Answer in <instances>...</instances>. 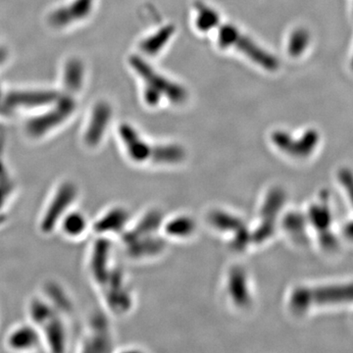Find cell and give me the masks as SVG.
<instances>
[{
    "label": "cell",
    "instance_id": "6da1fadb",
    "mask_svg": "<svg viewBox=\"0 0 353 353\" xmlns=\"http://www.w3.org/2000/svg\"><path fill=\"white\" fill-rule=\"evenodd\" d=\"M112 241L94 236L88 248L87 271L104 310L110 316L123 317L132 310L134 296L126 274L116 261Z\"/></svg>",
    "mask_w": 353,
    "mask_h": 353
},
{
    "label": "cell",
    "instance_id": "7a4b0ae2",
    "mask_svg": "<svg viewBox=\"0 0 353 353\" xmlns=\"http://www.w3.org/2000/svg\"><path fill=\"white\" fill-rule=\"evenodd\" d=\"M28 320L36 326L43 338L46 352H66L70 345L68 320L71 316L46 296L32 294L27 303Z\"/></svg>",
    "mask_w": 353,
    "mask_h": 353
},
{
    "label": "cell",
    "instance_id": "3957f363",
    "mask_svg": "<svg viewBox=\"0 0 353 353\" xmlns=\"http://www.w3.org/2000/svg\"><path fill=\"white\" fill-rule=\"evenodd\" d=\"M75 97L61 94L57 101L28 114L23 123V134L28 141L41 143L54 136L75 116Z\"/></svg>",
    "mask_w": 353,
    "mask_h": 353
},
{
    "label": "cell",
    "instance_id": "277c9868",
    "mask_svg": "<svg viewBox=\"0 0 353 353\" xmlns=\"http://www.w3.org/2000/svg\"><path fill=\"white\" fill-rule=\"evenodd\" d=\"M130 67L143 82V99L150 106H157L162 99L173 104H182L188 99V92L182 85L157 71L145 58L132 55Z\"/></svg>",
    "mask_w": 353,
    "mask_h": 353
},
{
    "label": "cell",
    "instance_id": "5b68a950",
    "mask_svg": "<svg viewBox=\"0 0 353 353\" xmlns=\"http://www.w3.org/2000/svg\"><path fill=\"white\" fill-rule=\"evenodd\" d=\"M81 196V189L76 181L65 178L57 183L39 212V233L50 236L57 232L60 221L71 209L76 208Z\"/></svg>",
    "mask_w": 353,
    "mask_h": 353
},
{
    "label": "cell",
    "instance_id": "8992f818",
    "mask_svg": "<svg viewBox=\"0 0 353 353\" xmlns=\"http://www.w3.org/2000/svg\"><path fill=\"white\" fill-rule=\"evenodd\" d=\"M216 41L223 50L236 51L256 66L269 72L277 71L280 63L277 57L264 50L256 41L233 24L221 22L216 28Z\"/></svg>",
    "mask_w": 353,
    "mask_h": 353
},
{
    "label": "cell",
    "instance_id": "52a82bcc",
    "mask_svg": "<svg viewBox=\"0 0 353 353\" xmlns=\"http://www.w3.org/2000/svg\"><path fill=\"white\" fill-rule=\"evenodd\" d=\"M353 301V284L318 288H296L288 299V307L297 315L318 305L350 303Z\"/></svg>",
    "mask_w": 353,
    "mask_h": 353
},
{
    "label": "cell",
    "instance_id": "ba28073f",
    "mask_svg": "<svg viewBox=\"0 0 353 353\" xmlns=\"http://www.w3.org/2000/svg\"><path fill=\"white\" fill-rule=\"evenodd\" d=\"M61 92L51 88H14L4 90V108L7 118L20 113L31 114L57 101Z\"/></svg>",
    "mask_w": 353,
    "mask_h": 353
},
{
    "label": "cell",
    "instance_id": "9c48e42d",
    "mask_svg": "<svg viewBox=\"0 0 353 353\" xmlns=\"http://www.w3.org/2000/svg\"><path fill=\"white\" fill-rule=\"evenodd\" d=\"M97 2V0H65L48 11L46 25L57 32L75 29L92 17Z\"/></svg>",
    "mask_w": 353,
    "mask_h": 353
},
{
    "label": "cell",
    "instance_id": "30bf717a",
    "mask_svg": "<svg viewBox=\"0 0 353 353\" xmlns=\"http://www.w3.org/2000/svg\"><path fill=\"white\" fill-rule=\"evenodd\" d=\"M118 139L125 157L134 165L157 164L159 145H153L139 134L136 128L128 123L121 124L117 130Z\"/></svg>",
    "mask_w": 353,
    "mask_h": 353
},
{
    "label": "cell",
    "instance_id": "8fae6325",
    "mask_svg": "<svg viewBox=\"0 0 353 353\" xmlns=\"http://www.w3.org/2000/svg\"><path fill=\"white\" fill-rule=\"evenodd\" d=\"M113 110L106 101H97L92 104L81 130V143L85 150L95 152L105 141Z\"/></svg>",
    "mask_w": 353,
    "mask_h": 353
},
{
    "label": "cell",
    "instance_id": "7c38bea8",
    "mask_svg": "<svg viewBox=\"0 0 353 353\" xmlns=\"http://www.w3.org/2000/svg\"><path fill=\"white\" fill-rule=\"evenodd\" d=\"M108 314L94 311L88 318L78 343L80 352H108L114 345V338Z\"/></svg>",
    "mask_w": 353,
    "mask_h": 353
},
{
    "label": "cell",
    "instance_id": "4fadbf2b",
    "mask_svg": "<svg viewBox=\"0 0 353 353\" xmlns=\"http://www.w3.org/2000/svg\"><path fill=\"white\" fill-rule=\"evenodd\" d=\"M225 301L230 307L236 311L250 310L252 307L253 296L250 276L245 269L234 266L229 269L224 279Z\"/></svg>",
    "mask_w": 353,
    "mask_h": 353
},
{
    "label": "cell",
    "instance_id": "5bb4252c",
    "mask_svg": "<svg viewBox=\"0 0 353 353\" xmlns=\"http://www.w3.org/2000/svg\"><path fill=\"white\" fill-rule=\"evenodd\" d=\"M270 139L278 152L294 159H304L314 152L319 143V134L315 130H307L301 137H294L290 132L280 130L272 132Z\"/></svg>",
    "mask_w": 353,
    "mask_h": 353
},
{
    "label": "cell",
    "instance_id": "9a60e30c",
    "mask_svg": "<svg viewBox=\"0 0 353 353\" xmlns=\"http://www.w3.org/2000/svg\"><path fill=\"white\" fill-rule=\"evenodd\" d=\"M132 222L131 214L126 206L121 204L109 206L92 221V234L113 240L121 238Z\"/></svg>",
    "mask_w": 353,
    "mask_h": 353
},
{
    "label": "cell",
    "instance_id": "2e32d148",
    "mask_svg": "<svg viewBox=\"0 0 353 353\" xmlns=\"http://www.w3.org/2000/svg\"><path fill=\"white\" fill-rule=\"evenodd\" d=\"M7 350L14 352H34L44 348V343L39 330L31 321L15 325L6 336Z\"/></svg>",
    "mask_w": 353,
    "mask_h": 353
},
{
    "label": "cell",
    "instance_id": "e0dca14e",
    "mask_svg": "<svg viewBox=\"0 0 353 353\" xmlns=\"http://www.w3.org/2000/svg\"><path fill=\"white\" fill-rule=\"evenodd\" d=\"M61 94L75 97L85 88L87 82V67L81 58L71 57L65 60L60 71Z\"/></svg>",
    "mask_w": 353,
    "mask_h": 353
},
{
    "label": "cell",
    "instance_id": "ac0fdd59",
    "mask_svg": "<svg viewBox=\"0 0 353 353\" xmlns=\"http://www.w3.org/2000/svg\"><path fill=\"white\" fill-rule=\"evenodd\" d=\"M57 232L66 240L82 241L88 234H92V220L85 211L76 206L60 221Z\"/></svg>",
    "mask_w": 353,
    "mask_h": 353
},
{
    "label": "cell",
    "instance_id": "d6986e66",
    "mask_svg": "<svg viewBox=\"0 0 353 353\" xmlns=\"http://www.w3.org/2000/svg\"><path fill=\"white\" fill-rule=\"evenodd\" d=\"M165 239L175 241L190 240L196 232V221L187 215H178L172 219L164 221L162 224Z\"/></svg>",
    "mask_w": 353,
    "mask_h": 353
},
{
    "label": "cell",
    "instance_id": "ffe728a7",
    "mask_svg": "<svg viewBox=\"0 0 353 353\" xmlns=\"http://www.w3.org/2000/svg\"><path fill=\"white\" fill-rule=\"evenodd\" d=\"M174 34H175V27L173 25L164 26L150 36L141 39L139 43V50L143 54L155 57L164 50Z\"/></svg>",
    "mask_w": 353,
    "mask_h": 353
},
{
    "label": "cell",
    "instance_id": "44dd1931",
    "mask_svg": "<svg viewBox=\"0 0 353 353\" xmlns=\"http://www.w3.org/2000/svg\"><path fill=\"white\" fill-rule=\"evenodd\" d=\"M194 25L199 32L208 34L215 31L216 28L222 22L217 11L203 2L194 4Z\"/></svg>",
    "mask_w": 353,
    "mask_h": 353
},
{
    "label": "cell",
    "instance_id": "7402d4cb",
    "mask_svg": "<svg viewBox=\"0 0 353 353\" xmlns=\"http://www.w3.org/2000/svg\"><path fill=\"white\" fill-rule=\"evenodd\" d=\"M14 182L8 167L2 157L1 145H0V215L6 212L7 204L10 203L14 194Z\"/></svg>",
    "mask_w": 353,
    "mask_h": 353
},
{
    "label": "cell",
    "instance_id": "603a6c76",
    "mask_svg": "<svg viewBox=\"0 0 353 353\" xmlns=\"http://www.w3.org/2000/svg\"><path fill=\"white\" fill-rule=\"evenodd\" d=\"M310 34L303 28L292 31L287 43L290 57H299L303 55L310 44Z\"/></svg>",
    "mask_w": 353,
    "mask_h": 353
},
{
    "label": "cell",
    "instance_id": "cb8c5ba5",
    "mask_svg": "<svg viewBox=\"0 0 353 353\" xmlns=\"http://www.w3.org/2000/svg\"><path fill=\"white\" fill-rule=\"evenodd\" d=\"M340 180L341 185H343L345 190H347L350 201H352L353 206V175L352 172L343 169L340 172Z\"/></svg>",
    "mask_w": 353,
    "mask_h": 353
},
{
    "label": "cell",
    "instance_id": "d4e9b609",
    "mask_svg": "<svg viewBox=\"0 0 353 353\" xmlns=\"http://www.w3.org/2000/svg\"><path fill=\"white\" fill-rule=\"evenodd\" d=\"M7 119L6 108H4V88L0 87V120Z\"/></svg>",
    "mask_w": 353,
    "mask_h": 353
},
{
    "label": "cell",
    "instance_id": "484cf974",
    "mask_svg": "<svg viewBox=\"0 0 353 353\" xmlns=\"http://www.w3.org/2000/svg\"><path fill=\"white\" fill-rule=\"evenodd\" d=\"M7 54L4 48H0V67L6 61Z\"/></svg>",
    "mask_w": 353,
    "mask_h": 353
},
{
    "label": "cell",
    "instance_id": "4316f807",
    "mask_svg": "<svg viewBox=\"0 0 353 353\" xmlns=\"http://www.w3.org/2000/svg\"><path fill=\"white\" fill-rule=\"evenodd\" d=\"M352 69H353V54H352Z\"/></svg>",
    "mask_w": 353,
    "mask_h": 353
}]
</instances>
